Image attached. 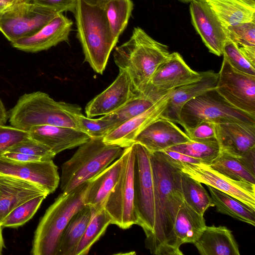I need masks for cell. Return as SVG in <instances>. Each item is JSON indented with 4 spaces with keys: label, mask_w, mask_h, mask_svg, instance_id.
I'll return each instance as SVG.
<instances>
[{
    "label": "cell",
    "mask_w": 255,
    "mask_h": 255,
    "mask_svg": "<svg viewBox=\"0 0 255 255\" xmlns=\"http://www.w3.org/2000/svg\"><path fill=\"white\" fill-rule=\"evenodd\" d=\"M250 2L255 3V0H247Z\"/></svg>",
    "instance_id": "53"
},
{
    "label": "cell",
    "mask_w": 255,
    "mask_h": 255,
    "mask_svg": "<svg viewBox=\"0 0 255 255\" xmlns=\"http://www.w3.org/2000/svg\"><path fill=\"white\" fill-rule=\"evenodd\" d=\"M238 48L245 57L255 67V46L238 47Z\"/></svg>",
    "instance_id": "47"
},
{
    "label": "cell",
    "mask_w": 255,
    "mask_h": 255,
    "mask_svg": "<svg viewBox=\"0 0 255 255\" xmlns=\"http://www.w3.org/2000/svg\"><path fill=\"white\" fill-rule=\"evenodd\" d=\"M208 165L213 169L232 179L255 184V175L247 170L233 155L220 152Z\"/></svg>",
    "instance_id": "33"
},
{
    "label": "cell",
    "mask_w": 255,
    "mask_h": 255,
    "mask_svg": "<svg viewBox=\"0 0 255 255\" xmlns=\"http://www.w3.org/2000/svg\"><path fill=\"white\" fill-rule=\"evenodd\" d=\"M42 194L49 195L43 189L31 182L0 173V224L18 205Z\"/></svg>",
    "instance_id": "21"
},
{
    "label": "cell",
    "mask_w": 255,
    "mask_h": 255,
    "mask_svg": "<svg viewBox=\"0 0 255 255\" xmlns=\"http://www.w3.org/2000/svg\"><path fill=\"white\" fill-rule=\"evenodd\" d=\"M149 154L154 183L155 223L151 235L145 240V245L151 254L162 255L184 201L181 171L177 162L163 152H149Z\"/></svg>",
    "instance_id": "1"
},
{
    "label": "cell",
    "mask_w": 255,
    "mask_h": 255,
    "mask_svg": "<svg viewBox=\"0 0 255 255\" xmlns=\"http://www.w3.org/2000/svg\"><path fill=\"white\" fill-rule=\"evenodd\" d=\"M181 183L184 201L196 212L204 215L206 210L214 206L201 182L181 171Z\"/></svg>",
    "instance_id": "32"
},
{
    "label": "cell",
    "mask_w": 255,
    "mask_h": 255,
    "mask_svg": "<svg viewBox=\"0 0 255 255\" xmlns=\"http://www.w3.org/2000/svg\"><path fill=\"white\" fill-rule=\"evenodd\" d=\"M72 25L71 19L59 13L36 33L10 43L12 47L26 52L46 50L61 42L68 41Z\"/></svg>",
    "instance_id": "18"
},
{
    "label": "cell",
    "mask_w": 255,
    "mask_h": 255,
    "mask_svg": "<svg viewBox=\"0 0 255 255\" xmlns=\"http://www.w3.org/2000/svg\"><path fill=\"white\" fill-rule=\"evenodd\" d=\"M228 37L239 47L255 46V21L226 28Z\"/></svg>",
    "instance_id": "38"
},
{
    "label": "cell",
    "mask_w": 255,
    "mask_h": 255,
    "mask_svg": "<svg viewBox=\"0 0 255 255\" xmlns=\"http://www.w3.org/2000/svg\"><path fill=\"white\" fill-rule=\"evenodd\" d=\"M218 80V73L209 70L203 72L202 77L198 80L174 89L161 118L178 124L183 105L197 96L216 89Z\"/></svg>",
    "instance_id": "24"
},
{
    "label": "cell",
    "mask_w": 255,
    "mask_h": 255,
    "mask_svg": "<svg viewBox=\"0 0 255 255\" xmlns=\"http://www.w3.org/2000/svg\"><path fill=\"white\" fill-rule=\"evenodd\" d=\"M207 186L212 201L218 212L255 226V210L228 194L210 186Z\"/></svg>",
    "instance_id": "29"
},
{
    "label": "cell",
    "mask_w": 255,
    "mask_h": 255,
    "mask_svg": "<svg viewBox=\"0 0 255 255\" xmlns=\"http://www.w3.org/2000/svg\"><path fill=\"white\" fill-rule=\"evenodd\" d=\"M216 90L233 106L255 116V76L236 70L223 57Z\"/></svg>",
    "instance_id": "11"
},
{
    "label": "cell",
    "mask_w": 255,
    "mask_h": 255,
    "mask_svg": "<svg viewBox=\"0 0 255 255\" xmlns=\"http://www.w3.org/2000/svg\"><path fill=\"white\" fill-rule=\"evenodd\" d=\"M1 156L19 161H47L40 157L15 152L6 151Z\"/></svg>",
    "instance_id": "46"
},
{
    "label": "cell",
    "mask_w": 255,
    "mask_h": 255,
    "mask_svg": "<svg viewBox=\"0 0 255 255\" xmlns=\"http://www.w3.org/2000/svg\"><path fill=\"white\" fill-rule=\"evenodd\" d=\"M90 209L91 218L78 245L75 255H87L92 246L103 235L108 226L111 224V218L104 208L99 210L92 207Z\"/></svg>",
    "instance_id": "30"
},
{
    "label": "cell",
    "mask_w": 255,
    "mask_h": 255,
    "mask_svg": "<svg viewBox=\"0 0 255 255\" xmlns=\"http://www.w3.org/2000/svg\"><path fill=\"white\" fill-rule=\"evenodd\" d=\"M81 113L82 109L79 105L57 102L48 94L37 91L20 97L9 112L8 118L11 126L26 131L41 125L79 130L75 115Z\"/></svg>",
    "instance_id": "3"
},
{
    "label": "cell",
    "mask_w": 255,
    "mask_h": 255,
    "mask_svg": "<svg viewBox=\"0 0 255 255\" xmlns=\"http://www.w3.org/2000/svg\"><path fill=\"white\" fill-rule=\"evenodd\" d=\"M122 155L95 177L89 181L84 203L95 210L104 208L107 199L116 184L123 165Z\"/></svg>",
    "instance_id": "25"
},
{
    "label": "cell",
    "mask_w": 255,
    "mask_h": 255,
    "mask_svg": "<svg viewBox=\"0 0 255 255\" xmlns=\"http://www.w3.org/2000/svg\"><path fill=\"white\" fill-rule=\"evenodd\" d=\"M190 13L192 25L209 51L218 56L229 39L226 28L206 1L190 2Z\"/></svg>",
    "instance_id": "15"
},
{
    "label": "cell",
    "mask_w": 255,
    "mask_h": 255,
    "mask_svg": "<svg viewBox=\"0 0 255 255\" xmlns=\"http://www.w3.org/2000/svg\"><path fill=\"white\" fill-rule=\"evenodd\" d=\"M178 0L181 1V2H182L188 3V2H191V1H195V0L206 1V0Z\"/></svg>",
    "instance_id": "52"
},
{
    "label": "cell",
    "mask_w": 255,
    "mask_h": 255,
    "mask_svg": "<svg viewBox=\"0 0 255 255\" xmlns=\"http://www.w3.org/2000/svg\"><path fill=\"white\" fill-rule=\"evenodd\" d=\"M135 143L134 169V205L137 225L143 229L145 239L152 234L155 223L154 183L149 152Z\"/></svg>",
    "instance_id": "9"
},
{
    "label": "cell",
    "mask_w": 255,
    "mask_h": 255,
    "mask_svg": "<svg viewBox=\"0 0 255 255\" xmlns=\"http://www.w3.org/2000/svg\"><path fill=\"white\" fill-rule=\"evenodd\" d=\"M47 195L35 196L13 209L3 220L0 225L3 227L16 228L31 219Z\"/></svg>",
    "instance_id": "36"
},
{
    "label": "cell",
    "mask_w": 255,
    "mask_h": 255,
    "mask_svg": "<svg viewBox=\"0 0 255 255\" xmlns=\"http://www.w3.org/2000/svg\"><path fill=\"white\" fill-rule=\"evenodd\" d=\"M203 75V72L192 70L179 53L172 52L157 67L142 96L157 101L174 89L198 80Z\"/></svg>",
    "instance_id": "12"
},
{
    "label": "cell",
    "mask_w": 255,
    "mask_h": 255,
    "mask_svg": "<svg viewBox=\"0 0 255 255\" xmlns=\"http://www.w3.org/2000/svg\"><path fill=\"white\" fill-rule=\"evenodd\" d=\"M174 89L162 96L143 113L110 131L103 137V141L124 148L133 144L137 136L145 128L161 117Z\"/></svg>",
    "instance_id": "17"
},
{
    "label": "cell",
    "mask_w": 255,
    "mask_h": 255,
    "mask_svg": "<svg viewBox=\"0 0 255 255\" xmlns=\"http://www.w3.org/2000/svg\"><path fill=\"white\" fill-rule=\"evenodd\" d=\"M214 126L220 152L237 156L255 147V125L228 123Z\"/></svg>",
    "instance_id": "23"
},
{
    "label": "cell",
    "mask_w": 255,
    "mask_h": 255,
    "mask_svg": "<svg viewBox=\"0 0 255 255\" xmlns=\"http://www.w3.org/2000/svg\"><path fill=\"white\" fill-rule=\"evenodd\" d=\"M161 151L163 152L169 157L179 162L196 164H204V162L201 160L191 157L176 151L168 149H165Z\"/></svg>",
    "instance_id": "45"
},
{
    "label": "cell",
    "mask_w": 255,
    "mask_h": 255,
    "mask_svg": "<svg viewBox=\"0 0 255 255\" xmlns=\"http://www.w3.org/2000/svg\"><path fill=\"white\" fill-rule=\"evenodd\" d=\"M77 36L84 54V61L97 73L103 74L111 51L113 40L103 8L78 0L74 12Z\"/></svg>",
    "instance_id": "4"
},
{
    "label": "cell",
    "mask_w": 255,
    "mask_h": 255,
    "mask_svg": "<svg viewBox=\"0 0 255 255\" xmlns=\"http://www.w3.org/2000/svg\"><path fill=\"white\" fill-rule=\"evenodd\" d=\"M88 4L98 6L104 8L105 5L112 0H82Z\"/></svg>",
    "instance_id": "48"
},
{
    "label": "cell",
    "mask_w": 255,
    "mask_h": 255,
    "mask_svg": "<svg viewBox=\"0 0 255 255\" xmlns=\"http://www.w3.org/2000/svg\"><path fill=\"white\" fill-rule=\"evenodd\" d=\"M91 214L90 207L85 205L71 218L60 237L57 255H75Z\"/></svg>",
    "instance_id": "28"
},
{
    "label": "cell",
    "mask_w": 255,
    "mask_h": 255,
    "mask_svg": "<svg viewBox=\"0 0 255 255\" xmlns=\"http://www.w3.org/2000/svg\"><path fill=\"white\" fill-rule=\"evenodd\" d=\"M203 121L255 125V116L233 106L214 89L185 104L180 112L178 124L186 129Z\"/></svg>",
    "instance_id": "7"
},
{
    "label": "cell",
    "mask_w": 255,
    "mask_h": 255,
    "mask_svg": "<svg viewBox=\"0 0 255 255\" xmlns=\"http://www.w3.org/2000/svg\"><path fill=\"white\" fill-rule=\"evenodd\" d=\"M79 129L87 134L90 138H103L115 128L109 121L102 117L92 119L85 117L82 113L75 115Z\"/></svg>",
    "instance_id": "37"
},
{
    "label": "cell",
    "mask_w": 255,
    "mask_h": 255,
    "mask_svg": "<svg viewBox=\"0 0 255 255\" xmlns=\"http://www.w3.org/2000/svg\"><path fill=\"white\" fill-rule=\"evenodd\" d=\"M166 149L201 160L206 165H209L220 153V147L217 140L202 141L190 140Z\"/></svg>",
    "instance_id": "35"
},
{
    "label": "cell",
    "mask_w": 255,
    "mask_h": 255,
    "mask_svg": "<svg viewBox=\"0 0 255 255\" xmlns=\"http://www.w3.org/2000/svg\"><path fill=\"white\" fill-rule=\"evenodd\" d=\"M206 225L204 215L196 212L184 201L180 206L162 255H182L180 246L194 244Z\"/></svg>",
    "instance_id": "16"
},
{
    "label": "cell",
    "mask_w": 255,
    "mask_h": 255,
    "mask_svg": "<svg viewBox=\"0 0 255 255\" xmlns=\"http://www.w3.org/2000/svg\"><path fill=\"white\" fill-rule=\"evenodd\" d=\"M28 1V0H0V2L12 6L21 2Z\"/></svg>",
    "instance_id": "49"
},
{
    "label": "cell",
    "mask_w": 255,
    "mask_h": 255,
    "mask_svg": "<svg viewBox=\"0 0 255 255\" xmlns=\"http://www.w3.org/2000/svg\"><path fill=\"white\" fill-rule=\"evenodd\" d=\"M29 138L27 131L12 126L0 125V156L14 145Z\"/></svg>",
    "instance_id": "41"
},
{
    "label": "cell",
    "mask_w": 255,
    "mask_h": 255,
    "mask_svg": "<svg viewBox=\"0 0 255 255\" xmlns=\"http://www.w3.org/2000/svg\"><path fill=\"white\" fill-rule=\"evenodd\" d=\"M0 173L31 182L49 194L55 191L60 180L58 167L52 160L19 161L0 156Z\"/></svg>",
    "instance_id": "14"
},
{
    "label": "cell",
    "mask_w": 255,
    "mask_h": 255,
    "mask_svg": "<svg viewBox=\"0 0 255 255\" xmlns=\"http://www.w3.org/2000/svg\"><path fill=\"white\" fill-rule=\"evenodd\" d=\"M136 96L127 72L119 70L115 80L87 104L85 107L87 117L92 118L109 114Z\"/></svg>",
    "instance_id": "19"
},
{
    "label": "cell",
    "mask_w": 255,
    "mask_h": 255,
    "mask_svg": "<svg viewBox=\"0 0 255 255\" xmlns=\"http://www.w3.org/2000/svg\"><path fill=\"white\" fill-rule=\"evenodd\" d=\"M175 161L182 172L201 183L229 194L255 210V184L232 179L213 169L208 165Z\"/></svg>",
    "instance_id": "13"
},
{
    "label": "cell",
    "mask_w": 255,
    "mask_h": 255,
    "mask_svg": "<svg viewBox=\"0 0 255 255\" xmlns=\"http://www.w3.org/2000/svg\"><path fill=\"white\" fill-rule=\"evenodd\" d=\"M103 138H90L62 164L60 180L63 193L91 180L122 155L123 148L106 144Z\"/></svg>",
    "instance_id": "6"
},
{
    "label": "cell",
    "mask_w": 255,
    "mask_h": 255,
    "mask_svg": "<svg viewBox=\"0 0 255 255\" xmlns=\"http://www.w3.org/2000/svg\"><path fill=\"white\" fill-rule=\"evenodd\" d=\"M170 53L167 45L137 26L127 41L115 48L113 57L119 70L127 72L137 96L143 95L154 72Z\"/></svg>",
    "instance_id": "2"
},
{
    "label": "cell",
    "mask_w": 255,
    "mask_h": 255,
    "mask_svg": "<svg viewBox=\"0 0 255 255\" xmlns=\"http://www.w3.org/2000/svg\"><path fill=\"white\" fill-rule=\"evenodd\" d=\"M27 131L30 138L47 146L55 155L79 146L90 139L79 130L61 126H37Z\"/></svg>",
    "instance_id": "22"
},
{
    "label": "cell",
    "mask_w": 255,
    "mask_h": 255,
    "mask_svg": "<svg viewBox=\"0 0 255 255\" xmlns=\"http://www.w3.org/2000/svg\"><path fill=\"white\" fill-rule=\"evenodd\" d=\"M223 55V57L236 70L255 76V67L245 57L237 45L229 39L224 45Z\"/></svg>",
    "instance_id": "39"
},
{
    "label": "cell",
    "mask_w": 255,
    "mask_h": 255,
    "mask_svg": "<svg viewBox=\"0 0 255 255\" xmlns=\"http://www.w3.org/2000/svg\"><path fill=\"white\" fill-rule=\"evenodd\" d=\"M29 2L54 9L59 13L74 12L78 0H28Z\"/></svg>",
    "instance_id": "43"
},
{
    "label": "cell",
    "mask_w": 255,
    "mask_h": 255,
    "mask_svg": "<svg viewBox=\"0 0 255 255\" xmlns=\"http://www.w3.org/2000/svg\"><path fill=\"white\" fill-rule=\"evenodd\" d=\"M89 184L88 181L68 193L62 192L46 210L34 233L31 254L57 255L63 230L74 215L85 206Z\"/></svg>",
    "instance_id": "5"
},
{
    "label": "cell",
    "mask_w": 255,
    "mask_h": 255,
    "mask_svg": "<svg viewBox=\"0 0 255 255\" xmlns=\"http://www.w3.org/2000/svg\"><path fill=\"white\" fill-rule=\"evenodd\" d=\"M158 100L156 101L145 96L137 95L130 99L116 111L104 115L102 118L111 122L116 128L148 110Z\"/></svg>",
    "instance_id": "34"
},
{
    "label": "cell",
    "mask_w": 255,
    "mask_h": 255,
    "mask_svg": "<svg viewBox=\"0 0 255 255\" xmlns=\"http://www.w3.org/2000/svg\"><path fill=\"white\" fill-rule=\"evenodd\" d=\"M185 132L192 141L217 140L214 123L203 121L196 126L185 129Z\"/></svg>",
    "instance_id": "42"
},
{
    "label": "cell",
    "mask_w": 255,
    "mask_h": 255,
    "mask_svg": "<svg viewBox=\"0 0 255 255\" xmlns=\"http://www.w3.org/2000/svg\"><path fill=\"white\" fill-rule=\"evenodd\" d=\"M234 156L236 157L247 170L255 175V147L242 154Z\"/></svg>",
    "instance_id": "44"
},
{
    "label": "cell",
    "mask_w": 255,
    "mask_h": 255,
    "mask_svg": "<svg viewBox=\"0 0 255 255\" xmlns=\"http://www.w3.org/2000/svg\"><path fill=\"white\" fill-rule=\"evenodd\" d=\"M133 8L131 0H112L104 7L110 32L116 44L128 24Z\"/></svg>",
    "instance_id": "31"
},
{
    "label": "cell",
    "mask_w": 255,
    "mask_h": 255,
    "mask_svg": "<svg viewBox=\"0 0 255 255\" xmlns=\"http://www.w3.org/2000/svg\"><path fill=\"white\" fill-rule=\"evenodd\" d=\"M11 6L10 5L0 2V15Z\"/></svg>",
    "instance_id": "51"
},
{
    "label": "cell",
    "mask_w": 255,
    "mask_h": 255,
    "mask_svg": "<svg viewBox=\"0 0 255 255\" xmlns=\"http://www.w3.org/2000/svg\"><path fill=\"white\" fill-rule=\"evenodd\" d=\"M58 13L33 2H21L0 15V31L12 42L36 33Z\"/></svg>",
    "instance_id": "10"
},
{
    "label": "cell",
    "mask_w": 255,
    "mask_h": 255,
    "mask_svg": "<svg viewBox=\"0 0 255 255\" xmlns=\"http://www.w3.org/2000/svg\"><path fill=\"white\" fill-rule=\"evenodd\" d=\"M2 226L0 224V255L2 254L3 248L4 247V241L2 234Z\"/></svg>",
    "instance_id": "50"
},
{
    "label": "cell",
    "mask_w": 255,
    "mask_h": 255,
    "mask_svg": "<svg viewBox=\"0 0 255 255\" xmlns=\"http://www.w3.org/2000/svg\"><path fill=\"white\" fill-rule=\"evenodd\" d=\"M202 255H240L232 232L225 226H206L193 244Z\"/></svg>",
    "instance_id": "26"
},
{
    "label": "cell",
    "mask_w": 255,
    "mask_h": 255,
    "mask_svg": "<svg viewBox=\"0 0 255 255\" xmlns=\"http://www.w3.org/2000/svg\"><path fill=\"white\" fill-rule=\"evenodd\" d=\"M40 157L44 160H50L56 155L47 146L29 138L10 148L7 151Z\"/></svg>",
    "instance_id": "40"
},
{
    "label": "cell",
    "mask_w": 255,
    "mask_h": 255,
    "mask_svg": "<svg viewBox=\"0 0 255 255\" xmlns=\"http://www.w3.org/2000/svg\"><path fill=\"white\" fill-rule=\"evenodd\" d=\"M191 140L175 123L160 118L145 128L136 137L149 152L161 151L175 145Z\"/></svg>",
    "instance_id": "20"
},
{
    "label": "cell",
    "mask_w": 255,
    "mask_h": 255,
    "mask_svg": "<svg viewBox=\"0 0 255 255\" xmlns=\"http://www.w3.org/2000/svg\"><path fill=\"white\" fill-rule=\"evenodd\" d=\"M225 28L255 21V3L247 0H206Z\"/></svg>",
    "instance_id": "27"
},
{
    "label": "cell",
    "mask_w": 255,
    "mask_h": 255,
    "mask_svg": "<svg viewBox=\"0 0 255 255\" xmlns=\"http://www.w3.org/2000/svg\"><path fill=\"white\" fill-rule=\"evenodd\" d=\"M119 178L110 193L104 209L111 218V224L122 229L137 225L134 205V169L135 143L125 148Z\"/></svg>",
    "instance_id": "8"
}]
</instances>
